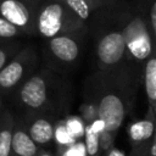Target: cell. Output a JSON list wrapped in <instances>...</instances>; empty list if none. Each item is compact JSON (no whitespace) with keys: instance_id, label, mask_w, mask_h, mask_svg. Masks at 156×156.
Returning a JSON list of instances; mask_svg holds the SVG:
<instances>
[{"instance_id":"6da1fadb","label":"cell","mask_w":156,"mask_h":156,"mask_svg":"<svg viewBox=\"0 0 156 156\" xmlns=\"http://www.w3.org/2000/svg\"><path fill=\"white\" fill-rule=\"evenodd\" d=\"M108 80L104 79L105 88L99 91L96 99V115L101 123L102 132L100 135H107L111 141L115 139V134L121 128L127 113L130 110L134 89L121 88L123 83H118L113 71L106 72Z\"/></svg>"},{"instance_id":"7a4b0ae2","label":"cell","mask_w":156,"mask_h":156,"mask_svg":"<svg viewBox=\"0 0 156 156\" xmlns=\"http://www.w3.org/2000/svg\"><path fill=\"white\" fill-rule=\"evenodd\" d=\"M83 26L84 22L61 0H41L35 17V30L41 37L50 39L60 34H74Z\"/></svg>"},{"instance_id":"3957f363","label":"cell","mask_w":156,"mask_h":156,"mask_svg":"<svg viewBox=\"0 0 156 156\" xmlns=\"http://www.w3.org/2000/svg\"><path fill=\"white\" fill-rule=\"evenodd\" d=\"M127 52L138 61H145L154 51L151 28L141 17L132 18L121 30Z\"/></svg>"},{"instance_id":"277c9868","label":"cell","mask_w":156,"mask_h":156,"mask_svg":"<svg viewBox=\"0 0 156 156\" xmlns=\"http://www.w3.org/2000/svg\"><path fill=\"white\" fill-rule=\"evenodd\" d=\"M41 0H0V16L21 32H35V17Z\"/></svg>"},{"instance_id":"5b68a950","label":"cell","mask_w":156,"mask_h":156,"mask_svg":"<svg viewBox=\"0 0 156 156\" xmlns=\"http://www.w3.org/2000/svg\"><path fill=\"white\" fill-rule=\"evenodd\" d=\"M96 58L101 72L115 71L124 60L127 54L126 43L121 30L105 33L96 44Z\"/></svg>"},{"instance_id":"8992f818","label":"cell","mask_w":156,"mask_h":156,"mask_svg":"<svg viewBox=\"0 0 156 156\" xmlns=\"http://www.w3.org/2000/svg\"><path fill=\"white\" fill-rule=\"evenodd\" d=\"M21 101L33 110L41 108L48 102V80L43 74H34L24 82L20 90Z\"/></svg>"},{"instance_id":"52a82bcc","label":"cell","mask_w":156,"mask_h":156,"mask_svg":"<svg viewBox=\"0 0 156 156\" xmlns=\"http://www.w3.org/2000/svg\"><path fill=\"white\" fill-rule=\"evenodd\" d=\"M51 55L60 62H74L80 52V44L74 34H60L49 39L48 43Z\"/></svg>"},{"instance_id":"ba28073f","label":"cell","mask_w":156,"mask_h":156,"mask_svg":"<svg viewBox=\"0 0 156 156\" xmlns=\"http://www.w3.org/2000/svg\"><path fill=\"white\" fill-rule=\"evenodd\" d=\"M32 58V52L29 50H24L12 61L6 63L0 69V87L2 89L13 88L23 78L27 66Z\"/></svg>"},{"instance_id":"9c48e42d","label":"cell","mask_w":156,"mask_h":156,"mask_svg":"<svg viewBox=\"0 0 156 156\" xmlns=\"http://www.w3.org/2000/svg\"><path fill=\"white\" fill-rule=\"evenodd\" d=\"M128 132H129L132 146L151 144L155 133V115L150 106L147 107V113L145 118L140 122L132 124Z\"/></svg>"},{"instance_id":"30bf717a","label":"cell","mask_w":156,"mask_h":156,"mask_svg":"<svg viewBox=\"0 0 156 156\" xmlns=\"http://www.w3.org/2000/svg\"><path fill=\"white\" fill-rule=\"evenodd\" d=\"M144 66V87L149 106L152 108L155 115V126H156V46L152 54L145 60Z\"/></svg>"},{"instance_id":"8fae6325","label":"cell","mask_w":156,"mask_h":156,"mask_svg":"<svg viewBox=\"0 0 156 156\" xmlns=\"http://www.w3.org/2000/svg\"><path fill=\"white\" fill-rule=\"evenodd\" d=\"M11 154L13 156H38V145L30 139L23 129H16L12 133Z\"/></svg>"},{"instance_id":"7c38bea8","label":"cell","mask_w":156,"mask_h":156,"mask_svg":"<svg viewBox=\"0 0 156 156\" xmlns=\"http://www.w3.org/2000/svg\"><path fill=\"white\" fill-rule=\"evenodd\" d=\"M28 135L37 145H45L55 136L54 124L48 118H38L30 124Z\"/></svg>"},{"instance_id":"4fadbf2b","label":"cell","mask_w":156,"mask_h":156,"mask_svg":"<svg viewBox=\"0 0 156 156\" xmlns=\"http://www.w3.org/2000/svg\"><path fill=\"white\" fill-rule=\"evenodd\" d=\"M76 17H78L82 22H85L91 12L106 4V0H61Z\"/></svg>"},{"instance_id":"5bb4252c","label":"cell","mask_w":156,"mask_h":156,"mask_svg":"<svg viewBox=\"0 0 156 156\" xmlns=\"http://www.w3.org/2000/svg\"><path fill=\"white\" fill-rule=\"evenodd\" d=\"M85 134V156H100V130L95 124H88Z\"/></svg>"},{"instance_id":"9a60e30c","label":"cell","mask_w":156,"mask_h":156,"mask_svg":"<svg viewBox=\"0 0 156 156\" xmlns=\"http://www.w3.org/2000/svg\"><path fill=\"white\" fill-rule=\"evenodd\" d=\"M12 124L0 128V156H11L12 145Z\"/></svg>"},{"instance_id":"2e32d148","label":"cell","mask_w":156,"mask_h":156,"mask_svg":"<svg viewBox=\"0 0 156 156\" xmlns=\"http://www.w3.org/2000/svg\"><path fill=\"white\" fill-rule=\"evenodd\" d=\"M21 33L22 32L17 27H15L12 23H10L9 21L0 16V38H13L20 35Z\"/></svg>"},{"instance_id":"e0dca14e","label":"cell","mask_w":156,"mask_h":156,"mask_svg":"<svg viewBox=\"0 0 156 156\" xmlns=\"http://www.w3.org/2000/svg\"><path fill=\"white\" fill-rule=\"evenodd\" d=\"M149 149H150V144L132 146V152L129 156H149Z\"/></svg>"},{"instance_id":"ac0fdd59","label":"cell","mask_w":156,"mask_h":156,"mask_svg":"<svg viewBox=\"0 0 156 156\" xmlns=\"http://www.w3.org/2000/svg\"><path fill=\"white\" fill-rule=\"evenodd\" d=\"M150 28H151V33L156 40V1L152 4L151 10H150Z\"/></svg>"},{"instance_id":"d6986e66","label":"cell","mask_w":156,"mask_h":156,"mask_svg":"<svg viewBox=\"0 0 156 156\" xmlns=\"http://www.w3.org/2000/svg\"><path fill=\"white\" fill-rule=\"evenodd\" d=\"M63 156H83V151H82V149L78 146H73V147H71V149H68L66 152H65V155Z\"/></svg>"},{"instance_id":"ffe728a7","label":"cell","mask_w":156,"mask_h":156,"mask_svg":"<svg viewBox=\"0 0 156 156\" xmlns=\"http://www.w3.org/2000/svg\"><path fill=\"white\" fill-rule=\"evenodd\" d=\"M7 58H9V54L6 50H4L2 48H0V69L7 63Z\"/></svg>"},{"instance_id":"44dd1931","label":"cell","mask_w":156,"mask_h":156,"mask_svg":"<svg viewBox=\"0 0 156 156\" xmlns=\"http://www.w3.org/2000/svg\"><path fill=\"white\" fill-rule=\"evenodd\" d=\"M149 156H156V126H155V133L152 136V141H151L150 149H149Z\"/></svg>"},{"instance_id":"7402d4cb","label":"cell","mask_w":156,"mask_h":156,"mask_svg":"<svg viewBox=\"0 0 156 156\" xmlns=\"http://www.w3.org/2000/svg\"><path fill=\"white\" fill-rule=\"evenodd\" d=\"M38 156H54L51 152H49V151H41Z\"/></svg>"},{"instance_id":"603a6c76","label":"cell","mask_w":156,"mask_h":156,"mask_svg":"<svg viewBox=\"0 0 156 156\" xmlns=\"http://www.w3.org/2000/svg\"><path fill=\"white\" fill-rule=\"evenodd\" d=\"M0 107H1V99H0Z\"/></svg>"}]
</instances>
